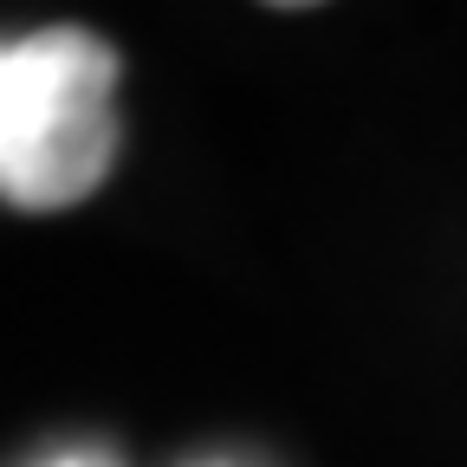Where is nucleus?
Wrapping results in <instances>:
<instances>
[{
	"label": "nucleus",
	"instance_id": "nucleus-1",
	"mask_svg": "<svg viewBox=\"0 0 467 467\" xmlns=\"http://www.w3.org/2000/svg\"><path fill=\"white\" fill-rule=\"evenodd\" d=\"M124 58L91 26L0 39V202L26 214L78 208L117 162Z\"/></svg>",
	"mask_w": 467,
	"mask_h": 467
},
{
	"label": "nucleus",
	"instance_id": "nucleus-2",
	"mask_svg": "<svg viewBox=\"0 0 467 467\" xmlns=\"http://www.w3.org/2000/svg\"><path fill=\"white\" fill-rule=\"evenodd\" d=\"M46 467H104V461H91V454H58V461H46Z\"/></svg>",
	"mask_w": 467,
	"mask_h": 467
}]
</instances>
